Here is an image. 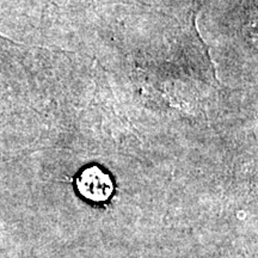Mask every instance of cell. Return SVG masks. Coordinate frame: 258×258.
Listing matches in <instances>:
<instances>
[{"label":"cell","mask_w":258,"mask_h":258,"mask_svg":"<svg viewBox=\"0 0 258 258\" xmlns=\"http://www.w3.org/2000/svg\"><path fill=\"white\" fill-rule=\"evenodd\" d=\"M77 186L84 198L93 202L105 201L114 190L110 176L97 166L84 170L77 179Z\"/></svg>","instance_id":"obj_1"}]
</instances>
